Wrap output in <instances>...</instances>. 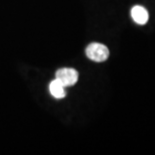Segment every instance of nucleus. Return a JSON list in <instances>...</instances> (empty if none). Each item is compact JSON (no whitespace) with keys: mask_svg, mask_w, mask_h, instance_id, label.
Wrapping results in <instances>:
<instances>
[{"mask_svg":"<svg viewBox=\"0 0 155 155\" xmlns=\"http://www.w3.org/2000/svg\"><path fill=\"white\" fill-rule=\"evenodd\" d=\"M85 54L89 60L95 62H102L106 61L109 57V49L107 48L106 45L99 44V42H92L87 45Z\"/></svg>","mask_w":155,"mask_h":155,"instance_id":"1","label":"nucleus"},{"mask_svg":"<svg viewBox=\"0 0 155 155\" xmlns=\"http://www.w3.org/2000/svg\"><path fill=\"white\" fill-rule=\"evenodd\" d=\"M79 78L78 72L71 68H62L56 72L55 79L58 80L64 87H71L77 83Z\"/></svg>","mask_w":155,"mask_h":155,"instance_id":"2","label":"nucleus"},{"mask_svg":"<svg viewBox=\"0 0 155 155\" xmlns=\"http://www.w3.org/2000/svg\"><path fill=\"white\" fill-rule=\"evenodd\" d=\"M131 16H132V19L136 22L137 24L143 25L148 21V11L145 9L143 6L140 5H136L133 6L132 9H131Z\"/></svg>","mask_w":155,"mask_h":155,"instance_id":"3","label":"nucleus"},{"mask_svg":"<svg viewBox=\"0 0 155 155\" xmlns=\"http://www.w3.org/2000/svg\"><path fill=\"white\" fill-rule=\"evenodd\" d=\"M49 92H50L52 97L55 99H63L66 96L65 87L58 80H56V79H54L49 84Z\"/></svg>","mask_w":155,"mask_h":155,"instance_id":"4","label":"nucleus"}]
</instances>
